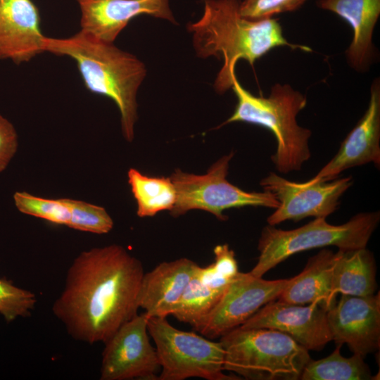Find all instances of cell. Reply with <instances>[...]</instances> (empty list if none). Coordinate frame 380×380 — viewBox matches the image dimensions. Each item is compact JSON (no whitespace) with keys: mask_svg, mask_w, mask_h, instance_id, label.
<instances>
[{"mask_svg":"<svg viewBox=\"0 0 380 380\" xmlns=\"http://www.w3.org/2000/svg\"><path fill=\"white\" fill-rule=\"evenodd\" d=\"M327 310L317 303L308 305L272 300L240 327L268 328L285 333L307 350L319 351L332 341Z\"/></svg>","mask_w":380,"mask_h":380,"instance_id":"4fadbf2b","label":"cell"},{"mask_svg":"<svg viewBox=\"0 0 380 380\" xmlns=\"http://www.w3.org/2000/svg\"><path fill=\"white\" fill-rule=\"evenodd\" d=\"M127 178L139 217H152L174 207L177 193L170 177H149L130 168Z\"/></svg>","mask_w":380,"mask_h":380,"instance_id":"44dd1931","label":"cell"},{"mask_svg":"<svg viewBox=\"0 0 380 380\" xmlns=\"http://www.w3.org/2000/svg\"><path fill=\"white\" fill-rule=\"evenodd\" d=\"M338 255L339 251L323 248L310 258L300 274L287 279L277 300L296 305L317 303L328 310L336 303L331 294Z\"/></svg>","mask_w":380,"mask_h":380,"instance_id":"d6986e66","label":"cell"},{"mask_svg":"<svg viewBox=\"0 0 380 380\" xmlns=\"http://www.w3.org/2000/svg\"><path fill=\"white\" fill-rule=\"evenodd\" d=\"M224 370L251 380L300 379L311 360L288 334L268 328L237 327L220 336Z\"/></svg>","mask_w":380,"mask_h":380,"instance_id":"5b68a950","label":"cell"},{"mask_svg":"<svg viewBox=\"0 0 380 380\" xmlns=\"http://www.w3.org/2000/svg\"><path fill=\"white\" fill-rule=\"evenodd\" d=\"M149 317L136 315L104 343L101 380L158 379L160 365L148 337Z\"/></svg>","mask_w":380,"mask_h":380,"instance_id":"8fae6325","label":"cell"},{"mask_svg":"<svg viewBox=\"0 0 380 380\" xmlns=\"http://www.w3.org/2000/svg\"><path fill=\"white\" fill-rule=\"evenodd\" d=\"M37 8L31 0H0V59L16 64L45 52Z\"/></svg>","mask_w":380,"mask_h":380,"instance_id":"2e32d148","label":"cell"},{"mask_svg":"<svg viewBox=\"0 0 380 380\" xmlns=\"http://www.w3.org/2000/svg\"><path fill=\"white\" fill-rule=\"evenodd\" d=\"M148 331L160 365L158 379H239L223 372L224 350L220 342L177 329L162 317H150Z\"/></svg>","mask_w":380,"mask_h":380,"instance_id":"52a82bcc","label":"cell"},{"mask_svg":"<svg viewBox=\"0 0 380 380\" xmlns=\"http://www.w3.org/2000/svg\"><path fill=\"white\" fill-rule=\"evenodd\" d=\"M215 261L213 262L217 270L224 275L234 278L239 272L235 253L227 244L217 245L214 250Z\"/></svg>","mask_w":380,"mask_h":380,"instance_id":"f1b7e54d","label":"cell"},{"mask_svg":"<svg viewBox=\"0 0 380 380\" xmlns=\"http://www.w3.org/2000/svg\"><path fill=\"white\" fill-rule=\"evenodd\" d=\"M380 220L378 211L359 213L339 225L317 217L305 225L291 230L267 225L258 240V262L250 272L262 277L269 270L290 256L307 250L336 246L350 251L365 248Z\"/></svg>","mask_w":380,"mask_h":380,"instance_id":"8992f818","label":"cell"},{"mask_svg":"<svg viewBox=\"0 0 380 380\" xmlns=\"http://www.w3.org/2000/svg\"><path fill=\"white\" fill-rule=\"evenodd\" d=\"M203 3L202 16L186 27L192 34L198 57L215 56L223 61L214 83L219 94L232 87L239 60L253 65L270 50L281 46L312 51L308 46L289 42L277 19L252 20L242 16L240 0H203Z\"/></svg>","mask_w":380,"mask_h":380,"instance_id":"7a4b0ae2","label":"cell"},{"mask_svg":"<svg viewBox=\"0 0 380 380\" xmlns=\"http://www.w3.org/2000/svg\"><path fill=\"white\" fill-rule=\"evenodd\" d=\"M336 262L331 285V298L338 293L369 296L376 289V267L374 255L365 248L342 251Z\"/></svg>","mask_w":380,"mask_h":380,"instance_id":"ffe728a7","label":"cell"},{"mask_svg":"<svg viewBox=\"0 0 380 380\" xmlns=\"http://www.w3.org/2000/svg\"><path fill=\"white\" fill-rule=\"evenodd\" d=\"M36 303L34 293L0 279V314L7 322L30 316Z\"/></svg>","mask_w":380,"mask_h":380,"instance_id":"484cf974","label":"cell"},{"mask_svg":"<svg viewBox=\"0 0 380 380\" xmlns=\"http://www.w3.org/2000/svg\"><path fill=\"white\" fill-rule=\"evenodd\" d=\"M224 291L202 281L196 271L171 315L195 330L218 302Z\"/></svg>","mask_w":380,"mask_h":380,"instance_id":"603a6c76","label":"cell"},{"mask_svg":"<svg viewBox=\"0 0 380 380\" xmlns=\"http://www.w3.org/2000/svg\"><path fill=\"white\" fill-rule=\"evenodd\" d=\"M286 281V279L266 280L250 272H239L195 330L210 339L222 336L277 299Z\"/></svg>","mask_w":380,"mask_h":380,"instance_id":"30bf717a","label":"cell"},{"mask_svg":"<svg viewBox=\"0 0 380 380\" xmlns=\"http://www.w3.org/2000/svg\"><path fill=\"white\" fill-rule=\"evenodd\" d=\"M18 146L14 126L0 114V173L8 165Z\"/></svg>","mask_w":380,"mask_h":380,"instance_id":"83f0119b","label":"cell"},{"mask_svg":"<svg viewBox=\"0 0 380 380\" xmlns=\"http://www.w3.org/2000/svg\"><path fill=\"white\" fill-rule=\"evenodd\" d=\"M62 199L70 214L67 227L97 234H107L113 229V219L104 208L81 200Z\"/></svg>","mask_w":380,"mask_h":380,"instance_id":"cb8c5ba5","label":"cell"},{"mask_svg":"<svg viewBox=\"0 0 380 380\" xmlns=\"http://www.w3.org/2000/svg\"><path fill=\"white\" fill-rule=\"evenodd\" d=\"M352 177L303 183L289 181L271 172L260 182L270 192L279 206L267 219L274 226L286 220L300 221L308 217H324L334 213L343 194L352 186Z\"/></svg>","mask_w":380,"mask_h":380,"instance_id":"9c48e42d","label":"cell"},{"mask_svg":"<svg viewBox=\"0 0 380 380\" xmlns=\"http://www.w3.org/2000/svg\"><path fill=\"white\" fill-rule=\"evenodd\" d=\"M317 6L351 27L353 39L346 52L348 62L357 71H367L374 56L372 34L380 15V0H318Z\"/></svg>","mask_w":380,"mask_h":380,"instance_id":"ac0fdd59","label":"cell"},{"mask_svg":"<svg viewBox=\"0 0 380 380\" xmlns=\"http://www.w3.org/2000/svg\"><path fill=\"white\" fill-rule=\"evenodd\" d=\"M341 345L327 357L310 360L305 366L300 379L303 380H369L373 379L364 358L353 354L350 357L341 355Z\"/></svg>","mask_w":380,"mask_h":380,"instance_id":"7402d4cb","label":"cell"},{"mask_svg":"<svg viewBox=\"0 0 380 380\" xmlns=\"http://www.w3.org/2000/svg\"><path fill=\"white\" fill-rule=\"evenodd\" d=\"M307 0H243L240 3L242 16L261 20L274 15L291 12L299 8Z\"/></svg>","mask_w":380,"mask_h":380,"instance_id":"4316f807","label":"cell"},{"mask_svg":"<svg viewBox=\"0 0 380 380\" xmlns=\"http://www.w3.org/2000/svg\"><path fill=\"white\" fill-rule=\"evenodd\" d=\"M198 265L182 258L163 262L144 272L139 294V308L149 317L171 315Z\"/></svg>","mask_w":380,"mask_h":380,"instance_id":"e0dca14e","label":"cell"},{"mask_svg":"<svg viewBox=\"0 0 380 380\" xmlns=\"http://www.w3.org/2000/svg\"><path fill=\"white\" fill-rule=\"evenodd\" d=\"M81 13V30L113 43L134 18L147 15L177 25L169 0H76Z\"/></svg>","mask_w":380,"mask_h":380,"instance_id":"9a60e30c","label":"cell"},{"mask_svg":"<svg viewBox=\"0 0 380 380\" xmlns=\"http://www.w3.org/2000/svg\"><path fill=\"white\" fill-rule=\"evenodd\" d=\"M327 318L336 345L346 344L363 358L379 348V293L364 297L341 294L327 310Z\"/></svg>","mask_w":380,"mask_h":380,"instance_id":"7c38bea8","label":"cell"},{"mask_svg":"<svg viewBox=\"0 0 380 380\" xmlns=\"http://www.w3.org/2000/svg\"><path fill=\"white\" fill-rule=\"evenodd\" d=\"M144 274L141 261L120 245L84 251L68 268L52 312L75 340L104 343L138 314Z\"/></svg>","mask_w":380,"mask_h":380,"instance_id":"6da1fadb","label":"cell"},{"mask_svg":"<svg viewBox=\"0 0 380 380\" xmlns=\"http://www.w3.org/2000/svg\"><path fill=\"white\" fill-rule=\"evenodd\" d=\"M44 51L72 58L86 88L115 102L120 113L122 135L132 141L138 118L137 91L147 72L144 63L113 43L82 30L66 38L45 37Z\"/></svg>","mask_w":380,"mask_h":380,"instance_id":"3957f363","label":"cell"},{"mask_svg":"<svg viewBox=\"0 0 380 380\" xmlns=\"http://www.w3.org/2000/svg\"><path fill=\"white\" fill-rule=\"evenodd\" d=\"M13 201L16 208L23 214L58 225L68 226L69 223L70 211L62 198H46L26 191H16Z\"/></svg>","mask_w":380,"mask_h":380,"instance_id":"d4e9b609","label":"cell"},{"mask_svg":"<svg viewBox=\"0 0 380 380\" xmlns=\"http://www.w3.org/2000/svg\"><path fill=\"white\" fill-rule=\"evenodd\" d=\"M231 88L237 103L232 115L220 126L242 122L267 129L276 139V150L271 156L275 169L284 174L300 170L311 157L312 132L296 120L306 106L305 96L289 84L277 83L267 97L256 96L242 87L236 75Z\"/></svg>","mask_w":380,"mask_h":380,"instance_id":"277c9868","label":"cell"},{"mask_svg":"<svg viewBox=\"0 0 380 380\" xmlns=\"http://www.w3.org/2000/svg\"><path fill=\"white\" fill-rule=\"evenodd\" d=\"M234 152L223 156L203 175H195L177 169L170 177L177 193V199L170 211L174 217L191 210H202L220 220H227L224 211L247 206L275 209L279 202L268 191H246L227 179Z\"/></svg>","mask_w":380,"mask_h":380,"instance_id":"ba28073f","label":"cell"},{"mask_svg":"<svg viewBox=\"0 0 380 380\" xmlns=\"http://www.w3.org/2000/svg\"><path fill=\"white\" fill-rule=\"evenodd\" d=\"M380 165V82L376 78L370 87L368 107L354 128L342 141L335 156L309 179L327 181L343 171L368 163Z\"/></svg>","mask_w":380,"mask_h":380,"instance_id":"5bb4252c","label":"cell"}]
</instances>
